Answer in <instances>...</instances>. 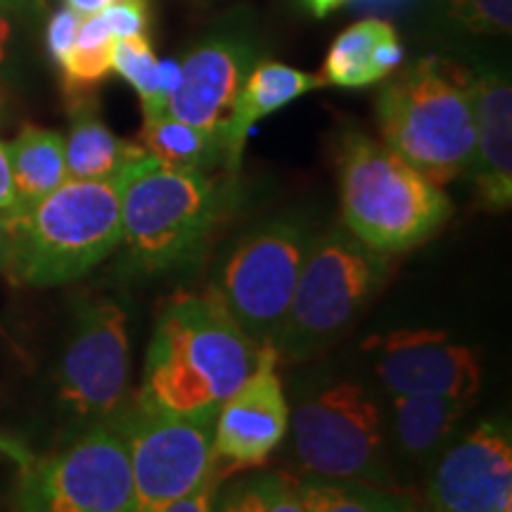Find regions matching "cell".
Returning <instances> with one entry per match:
<instances>
[{"mask_svg": "<svg viewBox=\"0 0 512 512\" xmlns=\"http://www.w3.org/2000/svg\"><path fill=\"white\" fill-rule=\"evenodd\" d=\"M259 347L211 290L178 292L157 313L133 401L155 413L216 420L223 401L252 373Z\"/></svg>", "mask_w": 512, "mask_h": 512, "instance_id": "obj_1", "label": "cell"}, {"mask_svg": "<svg viewBox=\"0 0 512 512\" xmlns=\"http://www.w3.org/2000/svg\"><path fill=\"white\" fill-rule=\"evenodd\" d=\"M117 178L128 271L166 275L197 264L228 214V185L204 171L171 169L150 155Z\"/></svg>", "mask_w": 512, "mask_h": 512, "instance_id": "obj_2", "label": "cell"}, {"mask_svg": "<svg viewBox=\"0 0 512 512\" xmlns=\"http://www.w3.org/2000/svg\"><path fill=\"white\" fill-rule=\"evenodd\" d=\"M344 228L380 254H401L437 235L453 202L439 183L382 140L351 128L337 150Z\"/></svg>", "mask_w": 512, "mask_h": 512, "instance_id": "obj_3", "label": "cell"}, {"mask_svg": "<svg viewBox=\"0 0 512 512\" xmlns=\"http://www.w3.org/2000/svg\"><path fill=\"white\" fill-rule=\"evenodd\" d=\"M384 81L375 100L382 143L439 185L467 174L475 155L472 72L430 55Z\"/></svg>", "mask_w": 512, "mask_h": 512, "instance_id": "obj_4", "label": "cell"}, {"mask_svg": "<svg viewBox=\"0 0 512 512\" xmlns=\"http://www.w3.org/2000/svg\"><path fill=\"white\" fill-rule=\"evenodd\" d=\"M287 458L299 477L396 486L387 403L351 377L311 382L290 408Z\"/></svg>", "mask_w": 512, "mask_h": 512, "instance_id": "obj_5", "label": "cell"}, {"mask_svg": "<svg viewBox=\"0 0 512 512\" xmlns=\"http://www.w3.org/2000/svg\"><path fill=\"white\" fill-rule=\"evenodd\" d=\"M392 273V259L347 228L313 238L290 309L271 347L280 363H306L328 351L363 316Z\"/></svg>", "mask_w": 512, "mask_h": 512, "instance_id": "obj_6", "label": "cell"}, {"mask_svg": "<svg viewBox=\"0 0 512 512\" xmlns=\"http://www.w3.org/2000/svg\"><path fill=\"white\" fill-rule=\"evenodd\" d=\"M119 245V178H67L22 214L12 280L34 287L74 283L114 254Z\"/></svg>", "mask_w": 512, "mask_h": 512, "instance_id": "obj_7", "label": "cell"}, {"mask_svg": "<svg viewBox=\"0 0 512 512\" xmlns=\"http://www.w3.org/2000/svg\"><path fill=\"white\" fill-rule=\"evenodd\" d=\"M313 238L304 219L280 216L242 235L216 268L209 290L256 347L278 337Z\"/></svg>", "mask_w": 512, "mask_h": 512, "instance_id": "obj_8", "label": "cell"}, {"mask_svg": "<svg viewBox=\"0 0 512 512\" xmlns=\"http://www.w3.org/2000/svg\"><path fill=\"white\" fill-rule=\"evenodd\" d=\"M19 512H133L128 446L117 422L69 434L22 467Z\"/></svg>", "mask_w": 512, "mask_h": 512, "instance_id": "obj_9", "label": "cell"}, {"mask_svg": "<svg viewBox=\"0 0 512 512\" xmlns=\"http://www.w3.org/2000/svg\"><path fill=\"white\" fill-rule=\"evenodd\" d=\"M128 373L126 309L110 297L81 302L57 368V401L69 432L117 422L128 406Z\"/></svg>", "mask_w": 512, "mask_h": 512, "instance_id": "obj_10", "label": "cell"}, {"mask_svg": "<svg viewBox=\"0 0 512 512\" xmlns=\"http://www.w3.org/2000/svg\"><path fill=\"white\" fill-rule=\"evenodd\" d=\"M214 422L155 413L128 401L117 427L128 446L133 512H164L209 475Z\"/></svg>", "mask_w": 512, "mask_h": 512, "instance_id": "obj_11", "label": "cell"}, {"mask_svg": "<svg viewBox=\"0 0 512 512\" xmlns=\"http://www.w3.org/2000/svg\"><path fill=\"white\" fill-rule=\"evenodd\" d=\"M370 366L387 396L475 399L482 387V354L441 330H396L366 339Z\"/></svg>", "mask_w": 512, "mask_h": 512, "instance_id": "obj_12", "label": "cell"}, {"mask_svg": "<svg viewBox=\"0 0 512 512\" xmlns=\"http://www.w3.org/2000/svg\"><path fill=\"white\" fill-rule=\"evenodd\" d=\"M278 363L271 344L259 347L252 373L219 408L214 422V465L223 479L259 470L283 446L290 401Z\"/></svg>", "mask_w": 512, "mask_h": 512, "instance_id": "obj_13", "label": "cell"}, {"mask_svg": "<svg viewBox=\"0 0 512 512\" xmlns=\"http://www.w3.org/2000/svg\"><path fill=\"white\" fill-rule=\"evenodd\" d=\"M422 512H512V441L503 422H482L432 465Z\"/></svg>", "mask_w": 512, "mask_h": 512, "instance_id": "obj_14", "label": "cell"}, {"mask_svg": "<svg viewBox=\"0 0 512 512\" xmlns=\"http://www.w3.org/2000/svg\"><path fill=\"white\" fill-rule=\"evenodd\" d=\"M254 62V50L242 38L216 36L197 43L178 62V83L166 102V114L223 143L230 112Z\"/></svg>", "mask_w": 512, "mask_h": 512, "instance_id": "obj_15", "label": "cell"}, {"mask_svg": "<svg viewBox=\"0 0 512 512\" xmlns=\"http://www.w3.org/2000/svg\"><path fill=\"white\" fill-rule=\"evenodd\" d=\"M475 100V155L467 169L477 200L489 211H508L512 204V86L498 64L472 72Z\"/></svg>", "mask_w": 512, "mask_h": 512, "instance_id": "obj_16", "label": "cell"}, {"mask_svg": "<svg viewBox=\"0 0 512 512\" xmlns=\"http://www.w3.org/2000/svg\"><path fill=\"white\" fill-rule=\"evenodd\" d=\"M323 86L325 81L320 79V74L302 72V69H294L290 64L273 60L254 62L245 83H242L238 100H235L233 112H230L226 136H223L226 174L230 178L238 176L249 133L261 119L271 117L273 112L283 110L285 105L299 100L306 93L320 91Z\"/></svg>", "mask_w": 512, "mask_h": 512, "instance_id": "obj_17", "label": "cell"}, {"mask_svg": "<svg viewBox=\"0 0 512 512\" xmlns=\"http://www.w3.org/2000/svg\"><path fill=\"white\" fill-rule=\"evenodd\" d=\"M475 399L448 396H401L387 399L389 441L396 456L418 467H432L451 446L453 434Z\"/></svg>", "mask_w": 512, "mask_h": 512, "instance_id": "obj_18", "label": "cell"}, {"mask_svg": "<svg viewBox=\"0 0 512 512\" xmlns=\"http://www.w3.org/2000/svg\"><path fill=\"white\" fill-rule=\"evenodd\" d=\"M401 62L403 46L394 24L368 17L351 24L332 41L320 79L325 86L366 88L389 79Z\"/></svg>", "mask_w": 512, "mask_h": 512, "instance_id": "obj_19", "label": "cell"}, {"mask_svg": "<svg viewBox=\"0 0 512 512\" xmlns=\"http://www.w3.org/2000/svg\"><path fill=\"white\" fill-rule=\"evenodd\" d=\"M72 124L64 138L67 176L74 181L117 178L128 164L147 157L145 147L119 138L95 110L93 98L72 102Z\"/></svg>", "mask_w": 512, "mask_h": 512, "instance_id": "obj_20", "label": "cell"}, {"mask_svg": "<svg viewBox=\"0 0 512 512\" xmlns=\"http://www.w3.org/2000/svg\"><path fill=\"white\" fill-rule=\"evenodd\" d=\"M8 159L22 214L69 178L64 138L53 128L24 124L8 143Z\"/></svg>", "mask_w": 512, "mask_h": 512, "instance_id": "obj_21", "label": "cell"}, {"mask_svg": "<svg viewBox=\"0 0 512 512\" xmlns=\"http://www.w3.org/2000/svg\"><path fill=\"white\" fill-rule=\"evenodd\" d=\"M140 145L145 147L147 155L171 169L211 174L216 166H226V147L221 138L169 117V114L145 119L143 131H140Z\"/></svg>", "mask_w": 512, "mask_h": 512, "instance_id": "obj_22", "label": "cell"}, {"mask_svg": "<svg viewBox=\"0 0 512 512\" xmlns=\"http://www.w3.org/2000/svg\"><path fill=\"white\" fill-rule=\"evenodd\" d=\"M306 512H413L418 505L406 491L363 482L297 477Z\"/></svg>", "mask_w": 512, "mask_h": 512, "instance_id": "obj_23", "label": "cell"}, {"mask_svg": "<svg viewBox=\"0 0 512 512\" xmlns=\"http://www.w3.org/2000/svg\"><path fill=\"white\" fill-rule=\"evenodd\" d=\"M114 38L100 15L81 19L74 50L62 62V86L69 105L93 98V91L112 74Z\"/></svg>", "mask_w": 512, "mask_h": 512, "instance_id": "obj_24", "label": "cell"}, {"mask_svg": "<svg viewBox=\"0 0 512 512\" xmlns=\"http://www.w3.org/2000/svg\"><path fill=\"white\" fill-rule=\"evenodd\" d=\"M430 24L448 41L508 38L512 0H434Z\"/></svg>", "mask_w": 512, "mask_h": 512, "instance_id": "obj_25", "label": "cell"}, {"mask_svg": "<svg viewBox=\"0 0 512 512\" xmlns=\"http://www.w3.org/2000/svg\"><path fill=\"white\" fill-rule=\"evenodd\" d=\"M214 512H306L294 475L256 470L216 494Z\"/></svg>", "mask_w": 512, "mask_h": 512, "instance_id": "obj_26", "label": "cell"}, {"mask_svg": "<svg viewBox=\"0 0 512 512\" xmlns=\"http://www.w3.org/2000/svg\"><path fill=\"white\" fill-rule=\"evenodd\" d=\"M112 72L133 86L143 105L145 119H155L166 114V93L162 74H159V60L147 36L119 38L112 46Z\"/></svg>", "mask_w": 512, "mask_h": 512, "instance_id": "obj_27", "label": "cell"}, {"mask_svg": "<svg viewBox=\"0 0 512 512\" xmlns=\"http://www.w3.org/2000/svg\"><path fill=\"white\" fill-rule=\"evenodd\" d=\"M98 15L105 22V27L114 41H119V38L147 36V24H150L147 0H114L105 10H100Z\"/></svg>", "mask_w": 512, "mask_h": 512, "instance_id": "obj_28", "label": "cell"}, {"mask_svg": "<svg viewBox=\"0 0 512 512\" xmlns=\"http://www.w3.org/2000/svg\"><path fill=\"white\" fill-rule=\"evenodd\" d=\"M81 15L74 12L72 8H64L55 10L53 17L48 19V29H46V46L48 53L53 57V62L57 67H62V62L67 60L69 53L74 50L76 43V34H79L81 27Z\"/></svg>", "mask_w": 512, "mask_h": 512, "instance_id": "obj_29", "label": "cell"}, {"mask_svg": "<svg viewBox=\"0 0 512 512\" xmlns=\"http://www.w3.org/2000/svg\"><path fill=\"white\" fill-rule=\"evenodd\" d=\"M223 477L219 475V467H211L209 475L202 479L188 496L178 498L174 505H169L164 512H214L216 494H219Z\"/></svg>", "mask_w": 512, "mask_h": 512, "instance_id": "obj_30", "label": "cell"}, {"mask_svg": "<svg viewBox=\"0 0 512 512\" xmlns=\"http://www.w3.org/2000/svg\"><path fill=\"white\" fill-rule=\"evenodd\" d=\"M22 214H0V273L12 280L19 247Z\"/></svg>", "mask_w": 512, "mask_h": 512, "instance_id": "obj_31", "label": "cell"}, {"mask_svg": "<svg viewBox=\"0 0 512 512\" xmlns=\"http://www.w3.org/2000/svg\"><path fill=\"white\" fill-rule=\"evenodd\" d=\"M0 214H22L15 195V183H12L8 143L0 140Z\"/></svg>", "mask_w": 512, "mask_h": 512, "instance_id": "obj_32", "label": "cell"}, {"mask_svg": "<svg viewBox=\"0 0 512 512\" xmlns=\"http://www.w3.org/2000/svg\"><path fill=\"white\" fill-rule=\"evenodd\" d=\"M0 453L3 456H8L10 460H15V463L19 465V470H22L24 465L31 463V451L24 444H19V441L5 437V434H0Z\"/></svg>", "mask_w": 512, "mask_h": 512, "instance_id": "obj_33", "label": "cell"}, {"mask_svg": "<svg viewBox=\"0 0 512 512\" xmlns=\"http://www.w3.org/2000/svg\"><path fill=\"white\" fill-rule=\"evenodd\" d=\"M12 41V12L0 3V67L8 60V50Z\"/></svg>", "mask_w": 512, "mask_h": 512, "instance_id": "obj_34", "label": "cell"}, {"mask_svg": "<svg viewBox=\"0 0 512 512\" xmlns=\"http://www.w3.org/2000/svg\"><path fill=\"white\" fill-rule=\"evenodd\" d=\"M110 3H114V0H64V5L72 8L74 12H79L81 17L98 15V12L105 10Z\"/></svg>", "mask_w": 512, "mask_h": 512, "instance_id": "obj_35", "label": "cell"}, {"mask_svg": "<svg viewBox=\"0 0 512 512\" xmlns=\"http://www.w3.org/2000/svg\"><path fill=\"white\" fill-rule=\"evenodd\" d=\"M10 12L17 15H36L48 5V0H0Z\"/></svg>", "mask_w": 512, "mask_h": 512, "instance_id": "obj_36", "label": "cell"}, {"mask_svg": "<svg viewBox=\"0 0 512 512\" xmlns=\"http://www.w3.org/2000/svg\"><path fill=\"white\" fill-rule=\"evenodd\" d=\"M344 3H349V0H304V5L311 10V15H316L318 19L328 17L332 10H337L339 5Z\"/></svg>", "mask_w": 512, "mask_h": 512, "instance_id": "obj_37", "label": "cell"}, {"mask_svg": "<svg viewBox=\"0 0 512 512\" xmlns=\"http://www.w3.org/2000/svg\"><path fill=\"white\" fill-rule=\"evenodd\" d=\"M3 110H5V95L0 91V119H3Z\"/></svg>", "mask_w": 512, "mask_h": 512, "instance_id": "obj_38", "label": "cell"}, {"mask_svg": "<svg viewBox=\"0 0 512 512\" xmlns=\"http://www.w3.org/2000/svg\"><path fill=\"white\" fill-rule=\"evenodd\" d=\"M413 512H420V510H418V508H415V510H413Z\"/></svg>", "mask_w": 512, "mask_h": 512, "instance_id": "obj_39", "label": "cell"}]
</instances>
